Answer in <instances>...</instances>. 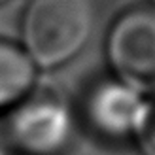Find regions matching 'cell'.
<instances>
[{
  "instance_id": "6da1fadb",
  "label": "cell",
  "mask_w": 155,
  "mask_h": 155,
  "mask_svg": "<svg viewBox=\"0 0 155 155\" xmlns=\"http://www.w3.org/2000/svg\"><path fill=\"white\" fill-rule=\"evenodd\" d=\"M93 19V0H30L23 15V48L36 66H59L89 40Z\"/></svg>"
},
{
  "instance_id": "7a4b0ae2",
  "label": "cell",
  "mask_w": 155,
  "mask_h": 155,
  "mask_svg": "<svg viewBox=\"0 0 155 155\" xmlns=\"http://www.w3.org/2000/svg\"><path fill=\"white\" fill-rule=\"evenodd\" d=\"M108 55L129 83L155 89V6H134L112 27Z\"/></svg>"
},
{
  "instance_id": "3957f363",
  "label": "cell",
  "mask_w": 155,
  "mask_h": 155,
  "mask_svg": "<svg viewBox=\"0 0 155 155\" xmlns=\"http://www.w3.org/2000/svg\"><path fill=\"white\" fill-rule=\"evenodd\" d=\"M66 115L53 98L34 89L10 110L8 136L25 155H51L64 140Z\"/></svg>"
},
{
  "instance_id": "277c9868",
  "label": "cell",
  "mask_w": 155,
  "mask_h": 155,
  "mask_svg": "<svg viewBox=\"0 0 155 155\" xmlns=\"http://www.w3.org/2000/svg\"><path fill=\"white\" fill-rule=\"evenodd\" d=\"M36 70L23 45L0 38V110H12L34 89Z\"/></svg>"
},
{
  "instance_id": "5b68a950",
  "label": "cell",
  "mask_w": 155,
  "mask_h": 155,
  "mask_svg": "<svg viewBox=\"0 0 155 155\" xmlns=\"http://www.w3.org/2000/svg\"><path fill=\"white\" fill-rule=\"evenodd\" d=\"M138 140L146 155H155V102L138 115Z\"/></svg>"
},
{
  "instance_id": "8992f818",
  "label": "cell",
  "mask_w": 155,
  "mask_h": 155,
  "mask_svg": "<svg viewBox=\"0 0 155 155\" xmlns=\"http://www.w3.org/2000/svg\"><path fill=\"white\" fill-rule=\"evenodd\" d=\"M2 2H6V0H0V4H2Z\"/></svg>"
},
{
  "instance_id": "52a82bcc",
  "label": "cell",
  "mask_w": 155,
  "mask_h": 155,
  "mask_svg": "<svg viewBox=\"0 0 155 155\" xmlns=\"http://www.w3.org/2000/svg\"><path fill=\"white\" fill-rule=\"evenodd\" d=\"M0 155H2V153H0Z\"/></svg>"
}]
</instances>
